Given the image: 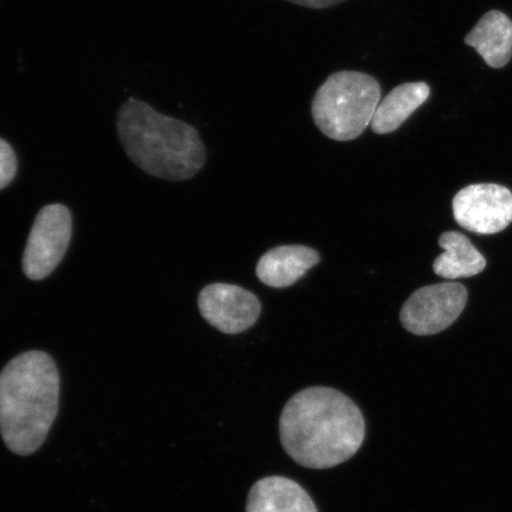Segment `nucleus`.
<instances>
[{
	"mask_svg": "<svg viewBox=\"0 0 512 512\" xmlns=\"http://www.w3.org/2000/svg\"><path fill=\"white\" fill-rule=\"evenodd\" d=\"M467 46L482 56L489 67L501 69L512 57V21L501 11L492 10L465 37Z\"/></svg>",
	"mask_w": 512,
	"mask_h": 512,
	"instance_id": "nucleus-11",
	"label": "nucleus"
},
{
	"mask_svg": "<svg viewBox=\"0 0 512 512\" xmlns=\"http://www.w3.org/2000/svg\"><path fill=\"white\" fill-rule=\"evenodd\" d=\"M320 261L315 249L305 246H280L271 249L256 266L262 284L274 288L290 287Z\"/></svg>",
	"mask_w": 512,
	"mask_h": 512,
	"instance_id": "nucleus-10",
	"label": "nucleus"
},
{
	"mask_svg": "<svg viewBox=\"0 0 512 512\" xmlns=\"http://www.w3.org/2000/svg\"><path fill=\"white\" fill-rule=\"evenodd\" d=\"M117 131L128 158L151 176L185 181L206 163V146L196 128L166 117L144 101L124 102L117 115Z\"/></svg>",
	"mask_w": 512,
	"mask_h": 512,
	"instance_id": "nucleus-3",
	"label": "nucleus"
},
{
	"mask_svg": "<svg viewBox=\"0 0 512 512\" xmlns=\"http://www.w3.org/2000/svg\"><path fill=\"white\" fill-rule=\"evenodd\" d=\"M17 157L12 146L0 138V190L8 187L17 174Z\"/></svg>",
	"mask_w": 512,
	"mask_h": 512,
	"instance_id": "nucleus-14",
	"label": "nucleus"
},
{
	"mask_svg": "<svg viewBox=\"0 0 512 512\" xmlns=\"http://www.w3.org/2000/svg\"><path fill=\"white\" fill-rule=\"evenodd\" d=\"M246 512H318V509L297 482L272 476L262 478L252 486Z\"/></svg>",
	"mask_w": 512,
	"mask_h": 512,
	"instance_id": "nucleus-9",
	"label": "nucleus"
},
{
	"mask_svg": "<svg viewBox=\"0 0 512 512\" xmlns=\"http://www.w3.org/2000/svg\"><path fill=\"white\" fill-rule=\"evenodd\" d=\"M72 214L62 204H49L37 214L23 255V271L30 280L54 272L72 239Z\"/></svg>",
	"mask_w": 512,
	"mask_h": 512,
	"instance_id": "nucleus-5",
	"label": "nucleus"
},
{
	"mask_svg": "<svg viewBox=\"0 0 512 512\" xmlns=\"http://www.w3.org/2000/svg\"><path fill=\"white\" fill-rule=\"evenodd\" d=\"M60 375L46 352L28 351L0 371V434L9 450L40 448L59 411Z\"/></svg>",
	"mask_w": 512,
	"mask_h": 512,
	"instance_id": "nucleus-2",
	"label": "nucleus"
},
{
	"mask_svg": "<svg viewBox=\"0 0 512 512\" xmlns=\"http://www.w3.org/2000/svg\"><path fill=\"white\" fill-rule=\"evenodd\" d=\"M439 246L445 251L435 259L433 265V271L439 277L448 280L471 278L485 270L484 255L464 234L458 232L441 234Z\"/></svg>",
	"mask_w": 512,
	"mask_h": 512,
	"instance_id": "nucleus-13",
	"label": "nucleus"
},
{
	"mask_svg": "<svg viewBox=\"0 0 512 512\" xmlns=\"http://www.w3.org/2000/svg\"><path fill=\"white\" fill-rule=\"evenodd\" d=\"M279 432L294 462L325 470L355 456L366 438V421L349 396L328 387H311L286 403Z\"/></svg>",
	"mask_w": 512,
	"mask_h": 512,
	"instance_id": "nucleus-1",
	"label": "nucleus"
},
{
	"mask_svg": "<svg viewBox=\"0 0 512 512\" xmlns=\"http://www.w3.org/2000/svg\"><path fill=\"white\" fill-rule=\"evenodd\" d=\"M198 309L207 322L223 334L236 335L252 328L261 304L252 292L230 284H211L198 296Z\"/></svg>",
	"mask_w": 512,
	"mask_h": 512,
	"instance_id": "nucleus-8",
	"label": "nucleus"
},
{
	"mask_svg": "<svg viewBox=\"0 0 512 512\" xmlns=\"http://www.w3.org/2000/svg\"><path fill=\"white\" fill-rule=\"evenodd\" d=\"M467 290L458 283L421 287L408 298L401 310L403 328L416 336H431L450 328L462 315Z\"/></svg>",
	"mask_w": 512,
	"mask_h": 512,
	"instance_id": "nucleus-6",
	"label": "nucleus"
},
{
	"mask_svg": "<svg viewBox=\"0 0 512 512\" xmlns=\"http://www.w3.org/2000/svg\"><path fill=\"white\" fill-rule=\"evenodd\" d=\"M430 94L431 88L426 82H407L396 86L377 106L371 130L381 136L399 130L425 104Z\"/></svg>",
	"mask_w": 512,
	"mask_h": 512,
	"instance_id": "nucleus-12",
	"label": "nucleus"
},
{
	"mask_svg": "<svg viewBox=\"0 0 512 512\" xmlns=\"http://www.w3.org/2000/svg\"><path fill=\"white\" fill-rule=\"evenodd\" d=\"M453 215L469 232L501 233L512 222V192L492 183L469 185L454 197Z\"/></svg>",
	"mask_w": 512,
	"mask_h": 512,
	"instance_id": "nucleus-7",
	"label": "nucleus"
},
{
	"mask_svg": "<svg viewBox=\"0 0 512 512\" xmlns=\"http://www.w3.org/2000/svg\"><path fill=\"white\" fill-rule=\"evenodd\" d=\"M381 101L374 76L355 70L331 74L313 98V121L324 136L350 142L366 131Z\"/></svg>",
	"mask_w": 512,
	"mask_h": 512,
	"instance_id": "nucleus-4",
	"label": "nucleus"
},
{
	"mask_svg": "<svg viewBox=\"0 0 512 512\" xmlns=\"http://www.w3.org/2000/svg\"><path fill=\"white\" fill-rule=\"evenodd\" d=\"M286 2L303 6V8L307 9L323 10L342 4L345 0H286Z\"/></svg>",
	"mask_w": 512,
	"mask_h": 512,
	"instance_id": "nucleus-15",
	"label": "nucleus"
}]
</instances>
